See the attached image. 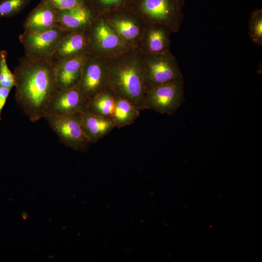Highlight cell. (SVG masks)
<instances>
[{"label": "cell", "mask_w": 262, "mask_h": 262, "mask_svg": "<svg viewBox=\"0 0 262 262\" xmlns=\"http://www.w3.org/2000/svg\"><path fill=\"white\" fill-rule=\"evenodd\" d=\"M116 94L108 87L88 98L87 111L112 118L115 106Z\"/></svg>", "instance_id": "cell-18"}, {"label": "cell", "mask_w": 262, "mask_h": 262, "mask_svg": "<svg viewBox=\"0 0 262 262\" xmlns=\"http://www.w3.org/2000/svg\"><path fill=\"white\" fill-rule=\"evenodd\" d=\"M88 102L79 86L59 89L50 99L46 114L61 115L83 113L87 110Z\"/></svg>", "instance_id": "cell-11"}, {"label": "cell", "mask_w": 262, "mask_h": 262, "mask_svg": "<svg viewBox=\"0 0 262 262\" xmlns=\"http://www.w3.org/2000/svg\"><path fill=\"white\" fill-rule=\"evenodd\" d=\"M109 87V71L105 59L89 53L82 67L79 88L89 98Z\"/></svg>", "instance_id": "cell-9"}, {"label": "cell", "mask_w": 262, "mask_h": 262, "mask_svg": "<svg viewBox=\"0 0 262 262\" xmlns=\"http://www.w3.org/2000/svg\"><path fill=\"white\" fill-rule=\"evenodd\" d=\"M185 0H133L128 8L145 25L160 24L171 32L179 31Z\"/></svg>", "instance_id": "cell-3"}, {"label": "cell", "mask_w": 262, "mask_h": 262, "mask_svg": "<svg viewBox=\"0 0 262 262\" xmlns=\"http://www.w3.org/2000/svg\"><path fill=\"white\" fill-rule=\"evenodd\" d=\"M143 65L145 90L183 80L178 63L170 50L143 54Z\"/></svg>", "instance_id": "cell-5"}, {"label": "cell", "mask_w": 262, "mask_h": 262, "mask_svg": "<svg viewBox=\"0 0 262 262\" xmlns=\"http://www.w3.org/2000/svg\"><path fill=\"white\" fill-rule=\"evenodd\" d=\"M171 32L169 28L164 25H146L139 49L144 55L161 53L170 50Z\"/></svg>", "instance_id": "cell-12"}, {"label": "cell", "mask_w": 262, "mask_h": 262, "mask_svg": "<svg viewBox=\"0 0 262 262\" xmlns=\"http://www.w3.org/2000/svg\"><path fill=\"white\" fill-rule=\"evenodd\" d=\"M104 16L122 39L133 49L139 48L146 25L128 7Z\"/></svg>", "instance_id": "cell-10"}, {"label": "cell", "mask_w": 262, "mask_h": 262, "mask_svg": "<svg viewBox=\"0 0 262 262\" xmlns=\"http://www.w3.org/2000/svg\"><path fill=\"white\" fill-rule=\"evenodd\" d=\"M248 35L255 44L262 45V10L256 9L249 15Z\"/></svg>", "instance_id": "cell-21"}, {"label": "cell", "mask_w": 262, "mask_h": 262, "mask_svg": "<svg viewBox=\"0 0 262 262\" xmlns=\"http://www.w3.org/2000/svg\"><path fill=\"white\" fill-rule=\"evenodd\" d=\"M105 60L109 87L116 96L127 99L142 110L145 88L143 54L140 49H133Z\"/></svg>", "instance_id": "cell-2"}, {"label": "cell", "mask_w": 262, "mask_h": 262, "mask_svg": "<svg viewBox=\"0 0 262 262\" xmlns=\"http://www.w3.org/2000/svg\"><path fill=\"white\" fill-rule=\"evenodd\" d=\"M58 26L67 32L86 31L97 16L85 3L71 9L57 10Z\"/></svg>", "instance_id": "cell-14"}, {"label": "cell", "mask_w": 262, "mask_h": 262, "mask_svg": "<svg viewBox=\"0 0 262 262\" xmlns=\"http://www.w3.org/2000/svg\"><path fill=\"white\" fill-rule=\"evenodd\" d=\"M183 80L146 89L142 109L172 115L184 100Z\"/></svg>", "instance_id": "cell-7"}, {"label": "cell", "mask_w": 262, "mask_h": 262, "mask_svg": "<svg viewBox=\"0 0 262 262\" xmlns=\"http://www.w3.org/2000/svg\"><path fill=\"white\" fill-rule=\"evenodd\" d=\"M10 90L9 88L0 86V119L1 118L2 110L6 103Z\"/></svg>", "instance_id": "cell-25"}, {"label": "cell", "mask_w": 262, "mask_h": 262, "mask_svg": "<svg viewBox=\"0 0 262 262\" xmlns=\"http://www.w3.org/2000/svg\"><path fill=\"white\" fill-rule=\"evenodd\" d=\"M57 10L40 1L28 14L23 23L24 31L43 32L58 26Z\"/></svg>", "instance_id": "cell-16"}, {"label": "cell", "mask_w": 262, "mask_h": 262, "mask_svg": "<svg viewBox=\"0 0 262 262\" xmlns=\"http://www.w3.org/2000/svg\"><path fill=\"white\" fill-rule=\"evenodd\" d=\"M90 53L103 58L113 57L133 48L119 36L103 16H98L88 30Z\"/></svg>", "instance_id": "cell-4"}, {"label": "cell", "mask_w": 262, "mask_h": 262, "mask_svg": "<svg viewBox=\"0 0 262 262\" xmlns=\"http://www.w3.org/2000/svg\"><path fill=\"white\" fill-rule=\"evenodd\" d=\"M67 32L56 26L43 32L24 31L18 38L24 48L25 56L52 58L58 42Z\"/></svg>", "instance_id": "cell-8"}, {"label": "cell", "mask_w": 262, "mask_h": 262, "mask_svg": "<svg viewBox=\"0 0 262 262\" xmlns=\"http://www.w3.org/2000/svg\"><path fill=\"white\" fill-rule=\"evenodd\" d=\"M140 110L130 101L116 95L112 119L115 128L120 129L130 125L139 116Z\"/></svg>", "instance_id": "cell-19"}, {"label": "cell", "mask_w": 262, "mask_h": 262, "mask_svg": "<svg viewBox=\"0 0 262 262\" xmlns=\"http://www.w3.org/2000/svg\"><path fill=\"white\" fill-rule=\"evenodd\" d=\"M7 58V51H0V86L11 89L15 86V80L14 73L8 67Z\"/></svg>", "instance_id": "cell-23"}, {"label": "cell", "mask_w": 262, "mask_h": 262, "mask_svg": "<svg viewBox=\"0 0 262 262\" xmlns=\"http://www.w3.org/2000/svg\"><path fill=\"white\" fill-rule=\"evenodd\" d=\"M90 53L88 30L67 32L58 42L54 51V60Z\"/></svg>", "instance_id": "cell-15"}, {"label": "cell", "mask_w": 262, "mask_h": 262, "mask_svg": "<svg viewBox=\"0 0 262 262\" xmlns=\"http://www.w3.org/2000/svg\"><path fill=\"white\" fill-rule=\"evenodd\" d=\"M57 10L73 8L85 4V0H40Z\"/></svg>", "instance_id": "cell-24"}, {"label": "cell", "mask_w": 262, "mask_h": 262, "mask_svg": "<svg viewBox=\"0 0 262 262\" xmlns=\"http://www.w3.org/2000/svg\"><path fill=\"white\" fill-rule=\"evenodd\" d=\"M133 0H85V3L98 16L127 8Z\"/></svg>", "instance_id": "cell-20"}, {"label": "cell", "mask_w": 262, "mask_h": 262, "mask_svg": "<svg viewBox=\"0 0 262 262\" xmlns=\"http://www.w3.org/2000/svg\"><path fill=\"white\" fill-rule=\"evenodd\" d=\"M82 113L61 115L46 114L44 118L61 143L75 150L84 152L87 150L91 143L82 131Z\"/></svg>", "instance_id": "cell-6"}, {"label": "cell", "mask_w": 262, "mask_h": 262, "mask_svg": "<svg viewBox=\"0 0 262 262\" xmlns=\"http://www.w3.org/2000/svg\"><path fill=\"white\" fill-rule=\"evenodd\" d=\"M90 53L55 60L59 89L79 86L84 63Z\"/></svg>", "instance_id": "cell-13"}, {"label": "cell", "mask_w": 262, "mask_h": 262, "mask_svg": "<svg viewBox=\"0 0 262 262\" xmlns=\"http://www.w3.org/2000/svg\"><path fill=\"white\" fill-rule=\"evenodd\" d=\"M31 0H0V18L15 16L21 12Z\"/></svg>", "instance_id": "cell-22"}, {"label": "cell", "mask_w": 262, "mask_h": 262, "mask_svg": "<svg viewBox=\"0 0 262 262\" xmlns=\"http://www.w3.org/2000/svg\"><path fill=\"white\" fill-rule=\"evenodd\" d=\"M82 131L91 143H96L115 128L112 118L86 111L82 113Z\"/></svg>", "instance_id": "cell-17"}, {"label": "cell", "mask_w": 262, "mask_h": 262, "mask_svg": "<svg viewBox=\"0 0 262 262\" xmlns=\"http://www.w3.org/2000/svg\"><path fill=\"white\" fill-rule=\"evenodd\" d=\"M55 64L52 58L24 56L15 68V99L33 122L44 117L50 99L59 90Z\"/></svg>", "instance_id": "cell-1"}]
</instances>
